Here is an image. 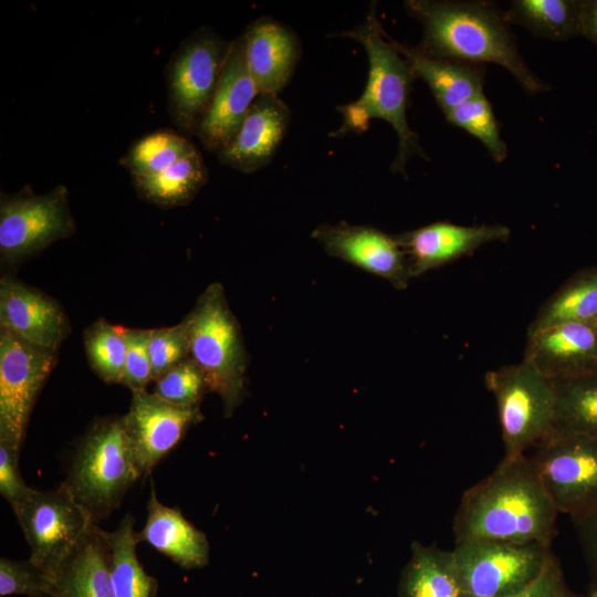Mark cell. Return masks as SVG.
<instances>
[{"mask_svg":"<svg viewBox=\"0 0 597 597\" xmlns=\"http://www.w3.org/2000/svg\"><path fill=\"white\" fill-rule=\"evenodd\" d=\"M451 554L462 594L474 597H496L524 588L554 556L548 544L483 540L458 543Z\"/></svg>","mask_w":597,"mask_h":597,"instance_id":"cell-8","label":"cell"},{"mask_svg":"<svg viewBox=\"0 0 597 597\" xmlns=\"http://www.w3.org/2000/svg\"><path fill=\"white\" fill-rule=\"evenodd\" d=\"M568 322L597 324V265L568 277L540 306L527 335Z\"/></svg>","mask_w":597,"mask_h":597,"instance_id":"cell-24","label":"cell"},{"mask_svg":"<svg viewBox=\"0 0 597 597\" xmlns=\"http://www.w3.org/2000/svg\"><path fill=\"white\" fill-rule=\"evenodd\" d=\"M115 597H156L157 579L148 575L136 553L134 519L126 514L115 532H106Z\"/></svg>","mask_w":597,"mask_h":597,"instance_id":"cell-28","label":"cell"},{"mask_svg":"<svg viewBox=\"0 0 597 597\" xmlns=\"http://www.w3.org/2000/svg\"><path fill=\"white\" fill-rule=\"evenodd\" d=\"M530 459L558 513L573 517L597 503V438L553 429Z\"/></svg>","mask_w":597,"mask_h":597,"instance_id":"cell-9","label":"cell"},{"mask_svg":"<svg viewBox=\"0 0 597 597\" xmlns=\"http://www.w3.org/2000/svg\"><path fill=\"white\" fill-rule=\"evenodd\" d=\"M30 546V561L55 582L66 559L94 525L90 512L63 483L52 491H35L12 506Z\"/></svg>","mask_w":597,"mask_h":597,"instance_id":"cell-7","label":"cell"},{"mask_svg":"<svg viewBox=\"0 0 597 597\" xmlns=\"http://www.w3.org/2000/svg\"><path fill=\"white\" fill-rule=\"evenodd\" d=\"M207 179V168L196 149L159 174L133 177V182L146 201L171 207L191 201Z\"/></svg>","mask_w":597,"mask_h":597,"instance_id":"cell-27","label":"cell"},{"mask_svg":"<svg viewBox=\"0 0 597 597\" xmlns=\"http://www.w3.org/2000/svg\"><path fill=\"white\" fill-rule=\"evenodd\" d=\"M124 333L127 349L121 384L132 391L146 389L153 380L148 353L149 329L125 328Z\"/></svg>","mask_w":597,"mask_h":597,"instance_id":"cell-36","label":"cell"},{"mask_svg":"<svg viewBox=\"0 0 597 597\" xmlns=\"http://www.w3.org/2000/svg\"><path fill=\"white\" fill-rule=\"evenodd\" d=\"M258 96L245 60L243 36H240L230 43L217 90L196 130L205 148L217 154L226 149Z\"/></svg>","mask_w":597,"mask_h":597,"instance_id":"cell-15","label":"cell"},{"mask_svg":"<svg viewBox=\"0 0 597 597\" xmlns=\"http://www.w3.org/2000/svg\"><path fill=\"white\" fill-rule=\"evenodd\" d=\"M184 321L189 357L202 370L208 389L221 397L224 416L230 417L243 398L248 356L223 286L210 284Z\"/></svg>","mask_w":597,"mask_h":597,"instance_id":"cell-4","label":"cell"},{"mask_svg":"<svg viewBox=\"0 0 597 597\" xmlns=\"http://www.w3.org/2000/svg\"><path fill=\"white\" fill-rule=\"evenodd\" d=\"M208 390L202 370L187 357L156 380L154 394L175 406L196 407Z\"/></svg>","mask_w":597,"mask_h":597,"instance_id":"cell-33","label":"cell"},{"mask_svg":"<svg viewBox=\"0 0 597 597\" xmlns=\"http://www.w3.org/2000/svg\"><path fill=\"white\" fill-rule=\"evenodd\" d=\"M326 253L378 275L397 290L412 279L408 261L397 237L376 228L346 222L321 224L312 232Z\"/></svg>","mask_w":597,"mask_h":597,"instance_id":"cell-14","label":"cell"},{"mask_svg":"<svg viewBox=\"0 0 597 597\" xmlns=\"http://www.w3.org/2000/svg\"><path fill=\"white\" fill-rule=\"evenodd\" d=\"M553 384V429L597 438V371Z\"/></svg>","mask_w":597,"mask_h":597,"instance_id":"cell-29","label":"cell"},{"mask_svg":"<svg viewBox=\"0 0 597 597\" xmlns=\"http://www.w3.org/2000/svg\"><path fill=\"white\" fill-rule=\"evenodd\" d=\"M128 412L121 418L143 475L181 440L192 425L201 421L199 406L179 407L146 389L132 391Z\"/></svg>","mask_w":597,"mask_h":597,"instance_id":"cell-13","label":"cell"},{"mask_svg":"<svg viewBox=\"0 0 597 597\" xmlns=\"http://www.w3.org/2000/svg\"><path fill=\"white\" fill-rule=\"evenodd\" d=\"M552 381L597 371V324L568 322L527 335L523 359Z\"/></svg>","mask_w":597,"mask_h":597,"instance_id":"cell-17","label":"cell"},{"mask_svg":"<svg viewBox=\"0 0 597 597\" xmlns=\"http://www.w3.org/2000/svg\"><path fill=\"white\" fill-rule=\"evenodd\" d=\"M580 35L597 45V0L583 1Z\"/></svg>","mask_w":597,"mask_h":597,"instance_id":"cell-40","label":"cell"},{"mask_svg":"<svg viewBox=\"0 0 597 597\" xmlns=\"http://www.w3.org/2000/svg\"><path fill=\"white\" fill-rule=\"evenodd\" d=\"M511 230L503 224L460 226L433 222L397 235L412 277L472 254L480 247L506 241Z\"/></svg>","mask_w":597,"mask_h":597,"instance_id":"cell-16","label":"cell"},{"mask_svg":"<svg viewBox=\"0 0 597 597\" xmlns=\"http://www.w3.org/2000/svg\"><path fill=\"white\" fill-rule=\"evenodd\" d=\"M394 42L415 78L428 84L443 114L483 92V65L434 57L419 48Z\"/></svg>","mask_w":597,"mask_h":597,"instance_id":"cell-22","label":"cell"},{"mask_svg":"<svg viewBox=\"0 0 597 597\" xmlns=\"http://www.w3.org/2000/svg\"><path fill=\"white\" fill-rule=\"evenodd\" d=\"M75 221L69 207V191L60 185L44 195L20 190L1 195L0 255L2 262L22 261L50 244L72 235Z\"/></svg>","mask_w":597,"mask_h":597,"instance_id":"cell-10","label":"cell"},{"mask_svg":"<svg viewBox=\"0 0 597 597\" xmlns=\"http://www.w3.org/2000/svg\"><path fill=\"white\" fill-rule=\"evenodd\" d=\"M54 597H115L106 532L95 524L57 572Z\"/></svg>","mask_w":597,"mask_h":597,"instance_id":"cell-23","label":"cell"},{"mask_svg":"<svg viewBox=\"0 0 597 597\" xmlns=\"http://www.w3.org/2000/svg\"><path fill=\"white\" fill-rule=\"evenodd\" d=\"M56 352L0 329V441L20 450L35 399Z\"/></svg>","mask_w":597,"mask_h":597,"instance_id":"cell-12","label":"cell"},{"mask_svg":"<svg viewBox=\"0 0 597 597\" xmlns=\"http://www.w3.org/2000/svg\"><path fill=\"white\" fill-rule=\"evenodd\" d=\"M447 121L478 138L496 163L507 156L498 122L484 93L461 103L444 114Z\"/></svg>","mask_w":597,"mask_h":597,"instance_id":"cell-32","label":"cell"},{"mask_svg":"<svg viewBox=\"0 0 597 597\" xmlns=\"http://www.w3.org/2000/svg\"><path fill=\"white\" fill-rule=\"evenodd\" d=\"M142 475L119 418L98 423L87 433L66 484L95 521L116 509Z\"/></svg>","mask_w":597,"mask_h":597,"instance_id":"cell-5","label":"cell"},{"mask_svg":"<svg viewBox=\"0 0 597 597\" xmlns=\"http://www.w3.org/2000/svg\"><path fill=\"white\" fill-rule=\"evenodd\" d=\"M484 383L496 402L504 458L525 454L553 430L554 384L531 365L522 360L489 370Z\"/></svg>","mask_w":597,"mask_h":597,"instance_id":"cell-6","label":"cell"},{"mask_svg":"<svg viewBox=\"0 0 597 597\" xmlns=\"http://www.w3.org/2000/svg\"><path fill=\"white\" fill-rule=\"evenodd\" d=\"M400 597H462L453 568L451 551L411 545V557L404 568Z\"/></svg>","mask_w":597,"mask_h":597,"instance_id":"cell-25","label":"cell"},{"mask_svg":"<svg viewBox=\"0 0 597 597\" xmlns=\"http://www.w3.org/2000/svg\"><path fill=\"white\" fill-rule=\"evenodd\" d=\"M290 118L289 107L277 95H259L232 143L217 154L220 161L245 174L261 169L273 157Z\"/></svg>","mask_w":597,"mask_h":597,"instance_id":"cell-19","label":"cell"},{"mask_svg":"<svg viewBox=\"0 0 597 597\" xmlns=\"http://www.w3.org/2000/svg\"><path fill=\"white\" fill-rule=\"evenodd\" d=\"M570 519L585 557L597 575V503Z\"/></svg>","mask_w":597,"mask_h":597,"instance_id":"cell-39","label":"cell"},{"mask_svg":"<svg viewBox=\"0 0 597 597\" xmlns=\"http://www.w3.org/2000/svg\"><path fill=\"white\" fill-rule=\"evenodd\" d=\"M148 353L153 380L189 357V341L185 321L165 327L149 329Z\"/></svg>","mask_w":597,"mask_h":597,"instance_id":"cell-35","label":"cell"},{"mask_svg":"<svg viewBox=\"0 0 597 597\" xmlns=\"http://www.w3.org/2000/svg\"><path fill=\"white\" fill-rule=\"evenodd\" d=\"M54 597L55 582L30 559H0V596Z\"/></svg>","mask_w":597,"mask_h":597,"instance_id":"cell-34","label":"cell"},{"mask_svg":"<svg viewBox=\"0 0 597 597\" xmlns=\"http://www.w3.org/2000/svg\"><path fill=\"white\" fill-rule=\"evenodd\" d=\"M242 36L248 69L259 95H277L300 59L296 35L280 22L261 18L251 23Z\"/></svg>","mask_w":597,"mask_h":597,"instance_id":"cell-20","label":"cell"},{"mask_svg":"<svg viewBox=\"0 0 597 597\" xmlns=\"http://www.w3.org/2000/svg\"><path fill=\"white\" fill-rule=\"evenodd\" d=\"M19 453L20 450L0 441V493L11 506L24 500L33 490L20 475Z\"/></svg>","mask_w":597,"mask_h":597,"instance_id":"cell-38","label":"cell"},{"mask_svg":"<svg viewBox=\"0 0 597 597\" xmlns=\"http://www.w3.org/2000/svg\"><path fill=\"white\" fill-rule=\"evenodd\" d=\"M582 0H516L503 13L536 36L566 41L580 35Z\"/></svg>","mask_w":597,"mask_h":597,"instance_id":"cell-26","label":"cell"},{"mask_svg":"<svg viewBox=\"0 0 597 597\" xmlns=\"http://www.w3.org/2000/svg\"><path fill=\"white\" fill-rule=\"evenodd\" d=\"M136 541L145 542L184 568H200L209 562L206 535L189 523L181 512L158 500L151 482L147 519Z\"/></svg>","mask_w":597,"mask_h":597,"instance_id":"cell-21","label":"cell"},{"mask_svg":"<svg viewBox=\"0 0 597 597\" xmlns=\"http://www.w3.org/2000/svg\"><path fill=\"white\" fill-rule=\"evenodd\" d=\"M588 597H597V587L594 586V587L590 589V593H589V596H588Z\"/></svg>","mask_w":597,"mask_h":597,"instance_id":"cell-41","label":"cell"},{"mask_svg":"<svg viewBox=\"0 0 597 597\" xmlns=\"http://www.w3.org/2000/svg\"><path fill=\"white\" fill-rule=\"evenodd\" d=\"M0 327L54 352L70 332L67 316L55 300L8 276L0 281Z\"/></svg>","mask_w":597,"mask_h":597,"instance_id":"cell-18","label":"cell"},{"mask_svg":"<svg viewBox=\"0 0 597 597\" xmlns=\"http://www.w3.org/2000/svg\"><path fill=\"white\" fill-rule=\"evenodd\" d=\"M404 7L422 25L418 46L428 55L509 71L523 90L537 94L548 85L521 56L503 13L481 1L407 0Z\"/></svg>","mask_w":597,"mask_h":597,"instance_id":"cell-2","label":"cell"},{"mask_svg":"<svg viewBox=\"0 0 597 597\" xmlns=\"http://www.w3.org/2000/svg\"><path fill=\"white\" fill-rule=\"evenodd\" d=\"M462 597H474L462 595ZM496 597H578L567 587L558 559L554 555L543 572L524 588Z\"/></svg>","mask_w":597,"mask_h":597,"instance_id":"cell-37","label":"cell"},{"mask_svg":"<svg viewBox=\"0 0 597 597\" xmlns=\"http://www.w3.org/2000/svg\"><path fill=\"white\" fill-rule=\"evenodd\" d=\"M185 137L167 130L148 134L136 140L121 164L132 177L156 175L195 151Z\"/></svg>","mask_w":597,"mask_h":597,"instance_id":"cell-30","label":"cell"},{"mask_svg":"<svg viewBox=\"0 0 597 597\" xmlns=\"http://www.w3.org/2000/svg\"><path fill=\"white\" fill-rule=\"evenodd\" d=\"M124 329L100 318L84 333L88 363L106 383L122 381L127 349Z\"/></svg>","mask_w":597,"mask_h":597,"instance_id":"cell-31","label":"cell"},{"mask_svg":"<svg viewBox=\"0 0 597 597\" xmlns=\"http://www.w3.org/2000/svg\"><path fill=\"white\" fill-rule=\"evenodd\" d=\"M557 515L530 457H503L493 472L463 493L452 527L455 544L483 540L551 545Z\"/></svg>","mask_w":597,"mask_h":597,"instance_id":"cell-1","label":"cell"},{"mask_svg":"<svg viewBox=\"0 0 597 597\" xmlns=\"http://www.w3.org/2000/svg\"><path fill=\"white\" fill-rule=\"evenodd\" d=\"M331 36L348 38L363 45L368 57V78L360 97L338 107L343 122L333 136L363 133L374 118L391 125L398 137V150L391 164L392 172L405 174L413 156L428 160L418 135L407 121L409 94L415 76L398 51L394 39L383 29L373 3L363 23Z\"/></svg>","mask_w":597,"mask_h":597,"instance_id":"cell-3","label":"cell"},{"mask_svg":"<svg viewBox=\"0 0 597 597\" xmlns=\"http://www.w3.org/2000/svg\"><path fill=\"white\" fill-rule=\"evenodd\" d=\"M230 43L201 29L174 54L168 67L169 109L182 130L196 133L217 90Z\"/></svg>","mask_w":597,"mask_h":597,"instance_id":"cell-11","label":"cell"}]
</instances>
